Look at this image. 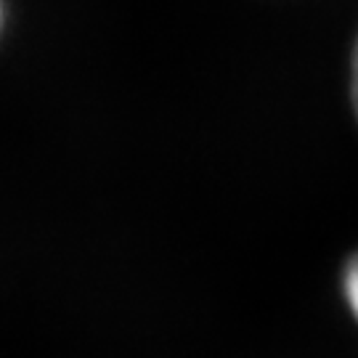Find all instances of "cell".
I'll return each instance as SVG.
<instances>
[{
    "label": "cell",
    "mask_w": 358,
    "mask_h": 358,
    "mask_svg": "<svg viewBox=\"0 0 358 358\" xmlns=\"http://www.w3.org/2000/svg\"><path fill=\"white\" fill-rule=\"evenodd\" d=\"M345 300L350 306V313L358 319V255L348 263L345 268Z\"/></svg>",
    "instance_id": "1"
},
{
    "label": "cell",
    "mask_w": 358,
    "mask_h": 358,
    "mask_svg": "<svg viewBox=\"0 0 358 358\" xmlns=\"http://www.w3.org/2000/svg\"><path fill=\"white\" fill-rule=\"evenodd\" d=\"M350 96H353V109L358 117V43L353 48V64H350Z\"/></svg>",
    "instance_id": "2"
}]
</instances>
